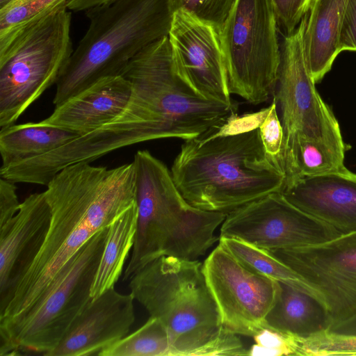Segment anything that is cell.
I'll return each mask as SVG.
<instances>
[{
  "instance_id": "cell-7",
  "label": "cell",
  "mask_w": 356,
  "mask_h": 356,
  "mask_svg": "<svg viewBox=\"0 0 356 356\" xmlns=\"http://www.w3.org/2000/svg\"><path fill=\"white\" fill-rule=\"evenodd\" d=\"M108 227L91 237L70 259L39 302L0 330V355L46 356L63 340L91 301V287Z\"/></svg>"
},
{
  "instance_id": "cell-4",
  "label": "cell",
  "mask_w": 356,
  "mask_h": 356,
  "mask_svg": "<svg viewBox=\"0 0 356 356\" xmlns=\"http://www.w3.org/2000/svg\"><path fill=\"white\" fill-rule=\"evenodd\" d=\"M89 26L56 86L58 106L95 81L121 75L143 49L168 35L170 0H112L86 10Z\"/></svg>"
},
{
  "instance_id": "cell-27",
  "label": "cell",
  "mask_w": 356,
  "mask_h": 356,
  "mask_svg": "<svg viewBox=\"0 0 356 356\" xmlns=\"http://www.w3.org/2000/svg\"><path fill=\"white\" fill-rule=\"evenodd\" d=\"M100 356H171L168 332L158 318L150 316L140 328L103 351Z\"/></svg>"
},
{
  "instance_id": "cell-2",
  "label": "cell",
  "mask_w": 356,
  "mask_h": 356,
  "mask_svg": "<svg viewBox=\"0 0 356 356\" xmlns=\"http://www.w3.org/2000/svg\"><path fill=\"white\" fill-rule=\"evenodd\" d=\"M170 171L192 206L225 213L282 192L286 181L282 168L266 154L259 128L184 140Z\"/></svg>"
},
{
  "instance_id": "cell-25",
  "label": "cell",
  "mask_w": 356,
  "mask_h": 356,
  "mask_svg": "<svg viewBox=\"0 0 356 356\" xmlns=\"http://www.w3.org/2000/svg\"><path fill=\"white\" fill-rule=\"evenodd\" d=\"M69 0H13L0 9V53L35 24L67 8Z\"/></svg>"
},
{
  "instance_id": "cell-38",
  "label": "cell",
  "mask_w": 356,
  "mask_h": 356,
  "mask_svg": "<svg viewBox=\"0 0 356 356\" xmlns=\"http://www.w3.org/2000/svg\"><path fill=\"white\" fill-rule=\"evenodd\" d=\"M13 0H0V9L6 6L9 4Z\"/></svg>"
},
{
  "instance_id": "cell-28",
  "label": "cell",
  "mask_w": 356,
  "mask_h": 356,
  "mask_svg": "<svg viewBox=\"0 0 356 356\" xmlns=\"http://www.w3.org/2000/svg\"><path fill=\"white\" fill-rule=\"evenodd\" d=\"M293 338L295 355H356V335L324 332L307 339Z\"/></svg>"
},
{
  "instance_id": "cell-29",
  "label": "cell",
  "mask_w": 356,
  "mask_h": 356,
  "mask_svg": "<svg viewBox=\"0 0 356 356\" xmlns=\"http://www.w3.org/2000/svg\"><path fill=\"white\" fill-rule=\"evenodd\" d=\"M236 0H170L172 13L184 10L214 26L218 33Z\"/></svg>"
},
{
  "instance_id": "cell-10",
  "label": "cell",
  "mask_w": 356,
  "mask_h": 356,
  "mask_svg": "<svg viewBox=\"0 0 356 356\" xmlns=\"http://www.w3.org/2000/svg\"><path fill=\"white\" fill-rule=\"evenodd\" d=\"M154 120L145 101L133 89L127 107L115 119L46 154L1 166L0 175L15 183L47 186L68 165L90 163L118 149L160 139Z\"/></svg>"
},
{
  "instance_id": "cell-13",
  "label": "cell",
  "mask_w": 356,
  "mask_h": 356,
  "mask_svg": "<svg viewBox=\"0 0 356 356\" xmlns=\"http://www.w3.org/2000/svg\"><path fill=\"white\" fill-rule=\"evenodd\" d=\"M202 268L224 329L252 337L264 327L279 294V282L252 271L220 243Z\"/></svg>"
},
{
  "instance_id": "cell-35",
  "label": "cell",
  "mask_w": 356,
  "mask_h": 356,
  "mask_svg": "<svg viewBox=\"0 0 356 356\" xmlns=\"http://www.w3.org/2000/svg\"><path fill=\"white\" fill-rule=\"evenodd\" d=\"M339 50L356 51V0H347L343 17Z\"/></svg>"
},
{
  "instance_id": "cell-5",
  "label": "cell",
  "mask_w": 356,
  "mask_h": 356,
  "mask_svg": "<svg viewBox=\"0 0 356 356\" xmlns=\"http://www.w3.org/2000/svg\"><path fill=\"white\" fill-rule=\"evenodd\" d=\"M129 287L165 326L171 356H199L223 328L198 260L159 257L133 275Z\"/></svg>"
},
{
  "instance_id": "cell-6",
  "label": "cell",
  "mask_w": 356,
  "mask_h": 356,
  "mask_svg": "<svg viewBox=\"0 0 356 356\" xmlns=\"http://www.w3.org/2000/svg\"><path fill=\"white\" fill-rule=\"evenodd\" d=\"M121 75L146 103L163 139L198 138L220 128L236 114V104L207 98L175 69L168 36L143 49Z\"/></svg>"
},
{
  "instance_id": "cell-30",
  "label": "cell",
  "mask_w": 356,
  "mask_h": 356,
  "mask_svg": "<svg viewBox=\"0 0 356 356\" xmlns=\"http://www.w3.org/2000/svg\"><path fill=\"white\" fill-rule=\"evenodd\" d=\"M269 106L268 113L259 127V136L267 156L282 168V151L284 130L277 115V102L275 98Z\"/></svg>"
},
{
  "instance_id": "cell-16",
  "label": "cell",
  "mask_w": 356,
  "mask_h": 356,
  "mask_svg": "<svg viewBox=\"0 0 356 356\" xmlns=\"http://www.w3.org/2000/svg\"><path fill=\"white\" fill-rule=\"evenodd\" d=\"M134 298L114 287L92 298L60 343L46 356L99 355L127 335L135 321Z\"/></svg>"
},
{
  "instance_id": "cell-12",
  "label": "cell",
  "mask_w": 356,
  "mask_h": 356,
  "mask_svg": "<svg viewBox=\"0 0 356 356\" xmlns=\"http://www.w3.org/2000/svg\"><path fill=\"white\" fill-rule=\"evenodd\" d=\"M268 251L310 287L332 325L356 316V231L315 245Z\"/></svg>"
},
{
  "instance_id": "cell-26",
  "label": "cell",
  "mask_w": 356,
  "mask_h": 356,
  "mask_svg": "<svg viewBox=\"0 0 356 356\" xmlns=\"http://www.w3.org/2000/svg\"><path fill=\"white\" fill-rule=\"evenodd\" d=\"M218 241L239 262L252 271L292 285L316 297L314 292L294 270L268 250L234 238L220 237Z\"/></svg>"
},
{
  "instance_id": "cell-17",
  "label": "cell",
  "mask_w": 356,
  "mask_h": 356,
  "mask_svg": "<svg viewBox=\"0 0 356 356\" xmlns=\"http://www.w3.org/2000/svg\"><path fill=\"white\" fill-rule=\"evenodd\" d=\"M51 220L44 193L31 194L0 227V307L39 251Z\"/></svg>"
},
{
  "instance_id": "cell-21",
  "label": "cell",
  "mask_w": 356,
  "mask_h": 356,
  "mask_svg": "<svg viewBox=\"0 0 356 356\" xmlns=\"http://www.w3.org/2000/svg\"><path fill=\"white\" fill-rule=\"evenodd\" d=\"M279 284V294L265 318L264 327L300 339L327 331L332 321L316 297L292 285Z\"/></svg>"
},
{
  "instance_id": "cell-34",
  "label": "cell",
  "mask_w": 356,
  "mask_h": 356,
  "mask_svg": "<svg viewBox=\"0 0 356 356\" xmlns=\"http://www.w3.org/2000/svg\"><path fill=\"white\" fill-rule=\"evenodd\" d=\"M15 183L0 178V227L18 212L21 202L17 194Z\"/></svg>"
},
{
  "instance_id": "cell-32",
  "label": "cell",
  "mask_w": 356,
  "mask_h": 356,
  "mask_svg": "<svg viewBox=\"0 0 356 356\" xmlns=\"http://www.w3.org/2000/svg\"><path fill=\"white\" fill-rule=\"evenodd\" d=\"M311 0H271L278 26L286 35L293 33L307 13Z\"/></svg>"
},
{
  "instance_id": "cell-8",
  "label": "cell",
  "mask_w": 356,
  "mask_h": 356,
  "mask_svg": "<svg viewBox=\"0 0 356 356\" xmlns=\"http://www.w3.org/2000/svg\"><path fill=\"white\" fill-rule=\"evenodd\" d=\"M67 8L42 19L0 53V129L56 84L72 52Z\"/></svg>"
},
{
  "instance_id": "cell-1",
  "label": "cell",
  "mask_w": 356,
  "mask_h": 356,
  "mask_svg": "<svg viewBox=\"0 0 356 356\" xmlns=\"http://www.w3.org/2000/svg\"><path fill=\"white\" fill-rule=\"evenodd\" d=\"M46 186L49 225L32 263L0 307L1 325L13 324L33 308L79 249L136 203L133 163L113 168L77 163Z\"/></svg>"
},
{
  "instance_id": "cell-15",
  "label": "cell",
  "mask_w": 356,
  "mask_h": 356,
  "mask_svg": "<svg viewBox=\"0 0 356 356\" xmlns=\"http://www.w3.org/2000/svg\"><path fill=\"white\" fill-rule=\"evenodd\" d=\"M168 36L175 69L207 98L236 105L229 90L227 70L216 28L179 9L172 13Z\"/></svg>"
},
{
  "instance_id": "cell-33",
  "label": "cell",
  "mask_w": 356,
  "mask_h": 356,
  "mask_svg": "<svg viewBox=\"0 0 356 356\" xmlns=\"http://www.w3.org/2000/svg\"><path fill=\"white\" fill-rule=\"evenodd\" d=\"M269 110L270 106H268L254 113L245 114L241 116L236 113L220 128L205 136L216 137L238 134L257 129L267 116Z\"/></svg>"
},
{
  "instance_id": "cell-37",
  "label": "cell",
  "mask_w": 356,
  "mask_h": 356,
  "mask_svg": "<svg viewBox=\"0 0 356 356\" xmlns=\"http://www.w3.org/2000/svg\"><path fill=\"white\" fill-rule=\"evenodd\" d=\"M111 1L112 0H69L67 8L72 11H86Z\"/></svg>"
},
{
  "instance_id": "cell-3",
  "label": "cell",
  "mask_w": 356,
  "mask_h": 356,
  "mask_svg": "<svg viewBox=\"0 0 356 356\" xmlns=\"http://www.w3.org/2000/svg\"><path fill=\"white\" fill-rule=\"evenodd\" d=\"M132 163L138 222L123 281L161 257L197 260L219 240L214 233L227 215L188 203L171 171L148 150L137 151Z\"/></svg>"
},
{
  "instance_id": "cell-22",
  "label": "cell",
  "mask_w": 356,
  "mask_h": 356,
  "mask_svg": "<svg viewBox=\"0 0 356 356\" xmlns=\"http://www.w3.org/2000/svg\"><path fill=\"white\" fill-rule=\"evenodd\" d=\"M78 136L71 131L39 122L0 129L1 166L46 154Z\"/></svg>"
},
{
  "instance_id": "cell-11",
  "label": "cell",
  "mask_w": 356,
  "mask_h": 356,
  "mask_svg": "<svg viewBox=\"0 0 356 356\" xmlns=\"http://www.w3.org/2000/svg\"><path fill=\"white\" fill-rule=\"evenodd\" d=\"M307 13L285 36L274 98L281 109L284 130L282 155L298 139L323 140L345 147L339 124L315 88L304 46Z\"/></svg>"
},
{
  "instance_id": "cell-9",
  "label": "cell",
  "mask_w": 356,
  "mask_h": 356,
  "mask_svg": "<svg viewBox=\"0 0 356 356\" xmlns=\"http://www.w3.org/2000/svg\"><path fill=\"white\" fill-rule=\"evenodd\" d=\"M271 0H236L219 31L231 95L261 104L275 90L281 60Z\"/></svg>"
},
{
  "instance_id": "cell-24",
  "label": "cell",
  "mask_w": 356,
  "mask_h": 356,
  "mask_svg": "<svg viewBox=\"0 0 356 356\" xmlns=\"http://www.w3.org/2000/svg\"><path fill=\"white\" fill-rule=\"evenodd\" d=\"M344 154L345 147L323 140H297L282 156L285 184L298 178L344 169Z\"/></svg>"
},
{
  "instance_id": "cell-14",
  "label": "cell",
  "mask_w": 356,
  "mask_h": 356,
  "mask_svg": "<svg viewBox=\"0 0 356 356\" xmlns=\"http://www.w3.org/2000/svg\"><path fill=\"white\" fill-rule=\"evenodd\" d=\"M340 234L291 204L282 192L227 213L220 232V237L237 238L266 250L315 245Z\"/></svg>"
},
{
  "instance_id": "cell-18",
  "label": "cell",
  "mask_w": 356,
  "mask_h": 356,
  "mask_svg": "<svg viewBox=\"0 0 356 356\" xmlns=\"http://www.w3.org/2000/svg\"><path fill=\"white\" fill-rule=\"evenodd\" d=\"M282 193L291 204L341 234L356 231V173L343 170L296 179Z\"/></svg>"
},
{
  "instance_id": "cell-19",
  "label": "cell",
  "mask_w": 356,
  "mask_h": 356,
  "mask_svg": "<svg viewBox=\"0 0 356 356\" xmlns=\"http://www.w3.org/2000/svg\"><path fill=\"white\" fill-rule=\"evenodd\" d=\"M132 90L131 82L122 75L102 78L56 106L40 122L78 136L88 134L121 114Z\"/></svg>"
},
{
  "instance_id": "cell-36",
  "label": "cell",
  "mask_w": 356,
  "mask_h": 356,
  "mask_svg": "<svg viewBox=\"0 0 356 356\" xmlns=\"http://www.w3.org/2000/svg\"><path fill=\"white\" fill-rule=\"evenodd\" d=\"M327 332L340 335H356V316L346 321L332 325Z\"/></svg>"
},
{
  "instance_id": "cell-31",
  "label": "cell",
  "mask_w": 356,
  "mask_h": 356,
  "mask_svg": "<svg viewBox=\"0 0 356 356\" xmlns=\"http://www.w3.org/2000/svg\"><path fill=\"white\" fill-rule=\"evenodd\" d=\"M252 337L255 343L248 349L250 356L294 355L292 336L264 327Z\"/></svg>"
},
{
  "instance_id": "cell-23",
  "label": "cell",
  "mask_w": 356,
  "mask_h": 356,
  "mask_svg": "<svg viewBox=\"0 0 356 356\" xmlns=\"http://www.w3.org/2000/svg\"><path fill=\"white\" fill-rule=\"evenodd\" d=\"M136 203L119 215L108 226L102 257L91 287L95 298L114 287L132 250L137 229Z\"/></svg>"
},
{
  "instance_id": "cell-20",
  "label": "cell",
  "mask_w": 356,
  "mask_h": 356,
  "mask_svg": "<svg viewBox=\"0 0 356 356\" xmlns=\"http://www.w3.org/2000/svg\"><path fill=\"white\" fill-rule=\"evenodd\" d=\"M347 0H311L304 46L309 73L316 83L331 70L340 52L339 37Z\"/></svg>"
}]
</instances>
